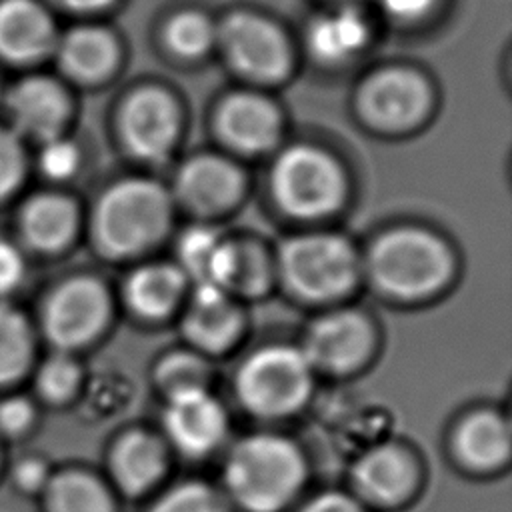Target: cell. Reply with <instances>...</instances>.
Segmentation results:
<instances>
[{
	"instance_id": "cell-12",
	"label": "cell",
	"mask_w": 512,
	"mask_h": 512,
	"mask_svg": "<svg viewBox=\"0 0 512 512\" xmlns=\"http://www.w3.org/2000/svg\"><path fill=\"white\" fill-rule=\"evenodd\" d=\"M178 108L160 88L134 92L120 114V130L128 150L146 162L164 160L178 138Z\"/></svg>"
},
{
	"instance_id": "cell-1",
	"label": "cell",
	"mask_w": 512,
	"mask_h": 512,
	"mask_svg": "<svg viewBox=\"0 0 512 512\" xmlns=\"http://www.w3.org/2000/svg\"><path fill=\"white\" fill-rule=\"evenodd\" d=\"M306 462L286 436L260 432L238 440L224 460L226 494L246 512H280L300 492Z\"/></svg>"
},
{
	"instance_id": "cell-31",
	"label": "cell",
	"mask_w": 512,
	"mask_h": 512,
	"mask_svg": "<svg viewBox=\"0 0 512 512\" xmlns=\"http://www.w3.org/2000/svg\"><path fill=\"white\" fill-rule=\"evenodd\" d=\"M156 378L166 394L176 390L204 386L206 364L196 354H168L156 368Z\"/></svg>"
},
{
	"instance_id": "cell-11",
	"label": "cell",
	"mask_w": 512,
	"mask_h": 512,
	"mask_svg": "<svg viewBox=\"0 0 512 512\" xmlns=\"http://www.w3.org/2000/svg\"><path fill=\"white\" fill-rule=\"evenodd\" d=\"M110 298L102 282L78 276L64 282L48 300L44 328L60 348H76L92 340L106 324Z\"/></svg>"
},
{
	"instance_id": "cell-4",
	"label": "cell",
	"mask_w": 512,
	"mask_h": 512,
	"mask_svg": "<svg viewBox=\"0 0 512 512\" xmlns=\"http://www.w3.org/2000/svg\"><path fill=\"white\" fill-rule=\"evenodd\" d=\"M354 246L332 232L298 234L284 240L276 256L282 284L308 302H330L344 296L360 276Z\"/></svg>"
},
{
	"instance_id": "cell-39",
	"label": "cell",
	"mask_w": 512,
	"mask_h": 512,
	"mask_svg": "<svg viewBox=\"0 0 512 512\" xmlns=\"http://www.w3.org/2000/svg\"><path fill=\"white\" fill-rule=\"evenodd\" d=\"M46 478V470L40 462L28 460L16 468V480L24 488H38Z\"/></svg>"
},
{
	"instance_id": "cell-14",
	"label": "cell",
	"mask_w": 512,
	"mask_h": 512,
	"mask_svg": "<svg viewBox=\"0 0 512 512\" xmlns=\"http://www.w3.org/2000/svg\"><path fill=\"white\" fill-rule=\"evenodd\" d=\"M242 172L226 158L214 154L194 156L176 174L180 202L196 214H220L230 210L242 196Z\"/></svg>"
},
{
	"instance_id": "cell-26",
	"label": "cell",
	"mask_w": 512,
	"mask_h": 512,
	"mask_svg": "<svg viewBox=\"0 0 512 512\" xmlns=\"http://www.w3.org/2000/svg\"><path fill=\"white\" fill-rule=\"evenodd\" d=\"M52 512H114L108 490L90 474L68 470L48 488Z\"/></svg>"
},
{
	"instance_id": "cell-33",
	"label": "cell",
	"mask_w": 512,
	"mask_h": 512,
	"mask_svg": "<svg viewBox=\"0 0 512 512\" xmlns=\"http://www.w3.org/2000/svg\"><path fill=\"white\" fill-rule=\"evenodd\" d=\"M78 148L60 136L44 142L40 152V166L50 178H68L78 168Z\"/></svg>"
},
{
	"instance_id": "cell-5",
	"label": "cell",
	"mask_w": 512,
	"mask_h": 512,
	"mask_svg": "<svg viewBox=\"0 0 512 512\" xmlns=\"http://www.w3.org/2000/svg\"><path fill=\"white\" fill-rule=\"evenodd\" d=\"M312 382L314 370L300 346L266 344L238 366L234 392L250 414L282 418L308 400Z\"/></svg>"
},
{
	"instance_id": "cell-27",
	"label": "cell",
	"mask_w": 512,
	"mask_h": 512,
	"mask_svg": "<svg viewBox=\"0 0 512 512\" xmlns=\"http://www.w3.org/2000/svg\"><path fill=\"white\" fill-rule=\"evenodd\" d=\"M272 262L252 242H232V262L224 290L232 296H260L272 282Z\"/></svg>"
},
{
	"instance_id": "cell-41",
	"label": "cell",
	"mask_w": 512,
	"mask_h": 512,
	"mask_svg": "<svg viewBox=\"0 0 512 512\" xmlns=\"http://www.w3.org/2000/svg\"><path fill=\"white\" fill-rule=\"evenodd\" d=\"M346 2H356V0H346Z\"/></svg>"
},
{
	"instance_id": "cell-29",
	"label": "cell",
	"mask_w": 512,
	"mask_h": 512,
	"mask_svg": "<svg viewBox=\"0 0 512 512\" xmlns=\"http://www.w3.org/2000/svg\"><path fill=\"white\" fill-rule=\"evenodd\" d=\"M148 512H228V506L212 486L188 480L164 490Z\"/></svg>"
},
{
	"instance_id": "cell-18",
	"label": "cell",
	"mask_w": 512,
	"mask_h": 512,
	"mask_svg": "<svg viewBox=\"0 0 512 512\" xmlns=\"http://www.w3.org/2000/svg\"><path fill=\"white\" fill-rule=\"evenodd\" d=\"M452 450L468 470L490 472L508 462L510 430L494 410H478L458 422L452 436Z\"/></svg>"
},
{
	"instance_id": "cell-35",
	"label": "cell",
	"mask_w": 512,
	"mask_h": 512,
	"mask_svg": "<svg viewBox=\"0 0 512 512\" xmlns=\"http://www.w3.org/2000/svg\"><path fill=\"white\" fill-rule=\"evenodd\" d=\"M298 512H368L366 506L352 494L326 490L310 498Z\"/></svg>"
},
{
	"instance_id": "cell-3",
	"label": "cell",
	"mask_w": 512,
	"mask_h": 512,
	"mask_svg": "<svg viewBox=\"0 0 512 512\" xmlns=\"http://www.w3.org/2000/svg\"><path fill=\"white\" fill-rule=\"evenodd\" d=\"M170 218L172 202L158 182L120 180L102 194L94 210L96 242L112 258H130L156 244Z\"/></svg>"
},
{
	"instance_id": "cell-22",
	"label": "cell",
	"mask_w": 512,
	"mask_h": 512,
	"mask_svg": "<svg viewBox=\"0 0 512 512\" xmlns=\"http://www.w3.org/2000/svg\"><path fill=\"white\" fill-rule=\"evenodd\" d=\"M366 42L368 24L352 6L322 14L308 28L310 52L324 64H342L350 60L366 46Z\"/></svg>"
},
{
	"instance_id": "cell-32",
	"label": "cell",
	"mask_w": 512,
	"mask_h": 512,
	"mask_svg": "<svg viewBox=\"0 0 512 512\" xmlns=\"http://www.w3.org/2000/svg\"><path fill=\"white\" fill-rule=\"evenodd\" d=\"M80 380L78 364L68 356L48 360L38 374V388L50 400L68 398Z\"/></svg>"
},
{
	"instance_id": "cell-19",
	"label": "cell",
	"mask_w": 512,
	"mask_h": 512,
	"mask_svg": "<svg viewBox=\"0 0 512 512\" xmlns=\"http://www.w3.org/2000/svg\"><path fill=\"white\" fill-rule=\"evenodd\" d=\"M56 40L48 12L34 0H4L0 4V54L12 60H34Z\"/></svg>"
},
{
	"instance_id": "cell-38",
	"label": "cell",
	"mask_w": 512,
	"mask_h": 512,
	"mask_svg": "<svg viewBox=\"0 0 512 512\" xmlns=\"http://www.w3.org/2000/svg\"><path fill=\"white\" fill-rule=\"evenodd\" d=\"M382 8L400 20H416L422 18L436 0H378Z\"/></svg>"
},
{
	"instance_id": "cell-9",
	"label": "cell",
	"mask_w": 512,
	"mask_h": 512,
	"mask_svg": "<svg viewBox=\"0 0 512 512\" xmlns=\"http://www.w3.org/2000/svg\"><path fill=\"white\" fill-rule=\"evenodd\" d=\"M358 104L372 126L398 132L422 120L430 106V88L418 72L392 66L364 82Z\"/></svg>"
},
{
	"instance_id": "cell-37",
	"label": "cell",
	"mask_w": 512,
	"mask_h": 512,
	"mask_svg": "<svg viewBox=\"0 0 512 512\" xmlns=\"http://www.w3.org/2000/svg\"><path fill=\"white\" fill-rule=\"evenodd\" d=\"M32 418V408L26 400L14 398L0 404V428L4 432H20Z\"/></svg>"
},
{
	"instance_id": "cell-20",
	"label": "cell",
	"mask_w": 512,
	"mask_h": 512,
	"mask_svg": "<svg viewBox=\"0 0 512 512\" xmlns=\"http://www.w3.org/2000/svg\"><path fill=\"white\" fill-rule=\"evenodd\" d=\"M8 104L20 130L44 142L60 136L68 104L56 82L48 78H28L12 90Z\"/></svg>"
},
{
	"instance_id": "cell-2",
	"label": "cell",
	"mask_w": 512,
	"mask_h": 512,
	"mask_svg": "<svg viewBox=\"0 0 512 512\" xmlns=\"http://www.w3.org/2000/svg\"><path fill=\"white\" fill-rule=\"evenodd\" d=\"M452 254L432 232L416 226L386 230L368 250L366 272L386 296L418 300L442 290L452 276Z\"/></svg>"
},
{
	"instance_id": "cell-21",
	"label": "cell",
	"mask_w": 512,
	"mask_h": 512,
	"mask_svg": "<svg viewBox=\"0 0 512 512\" xmlns=\"http://www.w3.org/2000/svg\"><path fill=\"white\" fill-rule=\"evenodd\" d=\"M186 276L172 264H142L134 268L124 282V300L128 308L144 320L166 318L182 298Z\"/></svg>"
},
{
	"instance_id": "cell-40",
	"label": "cell",
	"mask_w": 512,
	"mask_h": 512,
	"mask_svg": "<svg viewBox=\"0 0 512 512\" xmlns=\"http://www.w3.org/2000/svg\"><path fill=\"white\" fill-rule=\"evenodd\" d=\"M58 2L72 10H98L108 6L112 0H58Z\"/></svg>"
},
{
	"instance_id": "cell-25",
	"label": "cell",
	"mask_w": 512,
	"mask_h": 512,
	"mask_svg": "<svg viewBox=\"0 0 512 512\" xmlns=\"http://www.w3.org/2000/svg\"><path fill=\"white\" fill-rule=\"evenodd\" d=\"M26 238L40 250L62 248L76 230V206L58 194L36 196L22 216Z\"/></svg>"
},
{
	"instance_id": "cell-30",
	"label": "cell",
	"mask_w": 512,
	"mask_h": 512,
	"mask_svg": "<svg viewBox=\"0 0 512 512\" xmlns=\"http://www.w3.org/2000/svg\"><path fill=\"white\" fill-rule=\"evenodd\" d=\"M30 352V338L24 320L8 306H0V382L16 378Z\"/></svg>"
},
{
	"instance_id": "cell-16",
	"label": "cell",
	"mask_w": 512,
	"mask_h": 512,
	"mask_svg": "<svg viewBox=\"0 0 512 512\" xmlns=\"http://www.w3.org/2000/svg\"><path fill=\"white\" fill-rule=\"evenodd\" d=\"M220 136L236 150L256 154L276 144L280 116L272 102L260 94L238 92L224 100L218 112Z\"/></svg>"
},
{
	"instance_id": "cell-13",
	"label": "cell",
	"mask_w": 512,
	"mask_h": 512,
	"mask_svg": "<svg viewBox=\"0 0 512 512\" xmlns=\"http://www.w3.org/2000/svg\"><path fill=\"white\" fill-rule=\"evenodd\" d=\"M350 480L362 500L392 506L416 490L418 468L412 454L402 446L378 444L354 460Z\"/></svg>"
},
{
	"instance_id": "cell-24",
	"label": "cell",
	"mask_w": 512,
	"mask_h": 512,
	"mask_svg": "<svg viewBox=\"0 0 512 512\" xmlns=\"http://www.w3.org/2000/svg\"><path fill=\"white\" fill-rule=\"evenodd\" d=\"M116 42L112 34L98 26H80L70 30L58 48L62 68L86 82H94L110 74L116 64Z\"/></svg>"
},
{
	"instance_id": "cell-8",
	"label": "cell",
	"mask_w": 512,
	"mask_h": 512,
	"mask_svg": "<svg viewBox=\"0 0 512 512\" xmlns=\"http://www.w3.org/2000/svg\"><path fill=\"white\" fill-rule=\"evenodd\" d=\"M374 332L358 310H330L318 316L304 332L302 354L314 372L348 374L360 368L372 350Z\"/></svg>"
},
{
	"instance_id": "cell-10",
	"label": "cell",
	"mask_w": 512,
	"mask_h": 512,
	"mask_svg": "<svg viewBox=\"0 0 512 512\" xmlns=\"http://www.w3.org/2000/svg\"><path fill=\"white\" fill-rule=\"evenodd\" d=\"M162 428L174 448L196 458L220 446L228 432V416L214 394L204 386H194L168 394Z\"/></svg>"
},
{
	"instance_id": "cell-36",
	"label": "cell",
	"mask_w": 512,
	"mask_h": 512,
	"mask_svg": "<svg viewBox=\"0 0 512 512\" xmlns=\"http://www.w3.org/2000/svg\"><path fill=\"white\" fill-rule=\"evenodd\" d=\"M24 276V260L20 252L6 244L0 242V292H8L20 284Z\"/></svg>"
},
{
	"instance_id": "cell-6",
	"label": "cell",
	"mask_w": 512,
	"mask_h": 512,
	"mask_svg": "<svg viewBox=\"0 0 512 512\" xmlns=\"http://www.w3.org/2000/svg\"><path fill=\"white\" fill-rule=\"evenodd\" d=\"M270 188L278 206L290 216L320 218L340 206L344 176L330 154L296 144L278 156L270 172Z\"/></svg>"
},
{
	"instance_id": "cell-17",
	"label": "cell",
	"mask_w": 512,
	"mask_h": 512,
	"mask_svg": "<svg viewBox=\"0 0 512 512\" xmlns=\"http://www.w3.org/2000/svg\"><path fill=\"white\" fill-rule=\"evenodd\" d=\"M110 476L126 496L146 494L166 472V450L156 434L130 430L110 450Z\"/></svg>"
},
{
	"instance_id": "cell-28",
	"label": "cell",
	"mask_w": 512,
	"mask_h": 512,
	"mask_svg": "<svg viewBox=\"0 0 512 512\" xmlns=\"http://www.w3.org/2000/svg\"><path fill=\"white\" fill-rule=\"evenodd\" d=\"M164 40L178 56L196 58L216 42V26L200 12H180L166 24Z\"/></svg>"
},
{
	"instance_id": "cell-7",
	"label": "cell",
	"mask_w": 512,
	"mask_h": 512,
	"mask_svg": "<svg viewBox=\"0 0 512 512\" xmlns=\"http://www.w3.org/2000/svg\"><path fill=\"white\" fill-rule=\"evenodd\" d=\"M228 62L256 82H278L290 70V46L284 34L266 18L236 12L216 28Z\"/></svg>"
},
{
	"instance_id": "cell-23",
	"label": "cell",
	"mask_w": 512,
	"mask_h": 512,
	"mask_svg": "<svg viewBox=\"0 0 512 512\" xmlns=\"http://www.w3.org/2000/svg\"><path fill=\"white\" fill-rule=\"evenodd\" d=\"M176 252H178L180 272L186 278H192L194 286L208 284L224 290L228 270H230V260H232L230 240L220 238L210 228L196 226L182 234Z\"/></svg>"
},
{
	"instance_id": "cell-15",
	"label": "cell",
	"mask_w": 512,
	"mask_h": 512,
	"mask_svg": "<svg viewBox=\"0 0 512 512\" xmlns=\"http://www.w3.org/2000/svg\"><path fill=\"white\" fill-rule=\"evenodd\" d=\"M184 338L204 354H218L242 332V312L234 298L216 286H194L180 322Z\"/></svg>"
},
{
	"instance_id": "cell-34",
	"label": "cell",
	"mask_w": 512,
	"mask_h": 512,
	"mask_svg": "<svg viewBox=\"0 0 512 512\" xmlns=\"http://www.w3.org/2000/svg\"><path fill=\"white\" fill-rule=\"evenodd\" d=\"M24 154L12 132L0 128V196L8 194L22 178Z\"/></svg>"
}]
</instances>
